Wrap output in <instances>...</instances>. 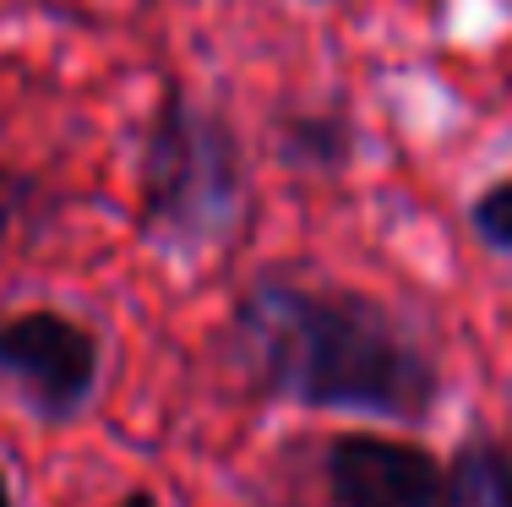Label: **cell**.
Returning a JSON list of instances; mask_svg holds the SVG:
<instances>
[{"mask_svg":"<svg viewBox=\"0 0 512 507\" xmlns=\"http://www.w3.org/2000/svg\"><path fill=\"white\" fill-rule=\"evenodd\" d=\"M0 382L39 420L66 426L99 388V338L66 311H11L0 317Z\"/></svg>","mask_w":512,"mask_h":507,"instance_id":"3957f363","label":"cell"},{"mask_svg":"<svg viewBox=\"0 0 512 507\" xmlns=\"http://www.w3.org/2000/svg\"><path fill=\"white\" fill-rule=\"evenodd\" d=\"M235 349L256 388L306 409L425 420L442 393L431 355L360 289L251 284L235 306Z\"/></svg>","mask_w":512,"mask_h":507,"instance_id":"6da1fadb","label":"cell"},{"mask_svg":"<svg viewBox=\"0 0 512 507\" xmlns=\"http://www.w3.org/2000/svg\"><path fill=\"white\" fill-rule=\"evenodd\" d=\"M442 507H512V453L469 442L442 480Z\"/></svg>","mask_w":512,"mask_h":507,"instance_id":"5b68a950","label":"cell"},{"mask_svg":"<svg viewBox=\"0 0 512 507\" xmlns=\"http://www.w3.org/2000/svg\"><path fill=\"white\" fill-rule=\"evenodd\" d=\"M115 507H158V497H153V491H126Z\"/></svg>","mask_w":512,"mask_h":507,"instance_id":"52a82bcc","label":"cell"},{"mask_svg":"<svg viewBox=\"0 0 512 507\" xmlns=\"http://www.w3.org/2000/svg\"><path fill=\"white\" fill-rule=\"evenodd\" d=\"M0 507H17V502H11V480H6V469H0Z\"/></svg>","mask_w":512,"mask_h":507,"instance_id":"ba28073f","label":"cell"},{"mask_svg":"<svg viewBox=\"0 0 512 507\" xmlns=\"http://www.w3.org/2000/svg\"><path fill=\"white\" fill-rule=\"evenodd\" d=\"M447 469L420 442L349 431L327 448V491L338 507H442Z\"/></svg>","mask_w":512,"mask_h":507,"instance_id":"277c9868","label":"cell"},{"mask_svg":"<svg viewBox=\"0 0 512 507\" xmlns=\"http://www.w3.org/2000/svg\"><path fill=\"white\" fill-rule=\"evenodd\" d=\"M469 229L485 240L491 251H512V175L485 186L469 208Z\"/></svg>","mask_w":512,"mask_h":507,"instance_id":"8992f818","label":"cell"},{"mask_svg":"<svg viewBox=\"0 0 512 507\" xmlns=\"http://www.w3.org/2000/svg\"><path fill=\"white\" fill-rule=\"evenodd\" d=\"M246 197L240 142L224 115L169 93L142 148V229L175 251L218 240Z\"/></svg>","mask_w":512,"mask_h":507,"instance_id":"7a4b0ae2","label":"cell"}]
</instances>
